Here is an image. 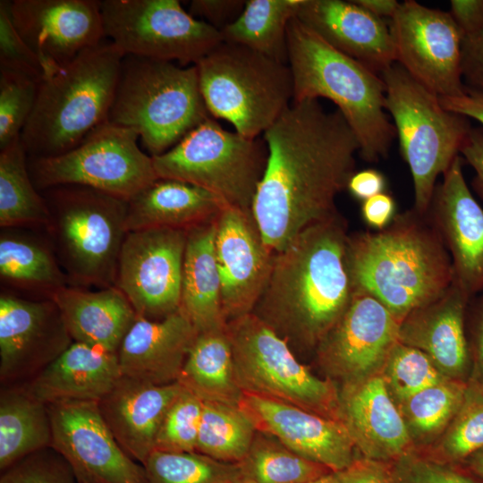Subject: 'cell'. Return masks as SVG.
Here are the masks:
<instances>
[{"label": "cell", "instance_id": "8fae6325", "mask_svg": "<svg viewBox=\"0 0 483 483\" xmlns=\"http://www.w3.org/2000/svg\"><path fill=\"white\" fill-rule=\"evenodd\" d=\"M225 330L235 377L243 392L340 420L336 383L315 376L286 341L257 316L249 313L233 318Z\"/></svg>", "mask_w": 483, "mask_h": 483}, {"label": "cell", "instance_id": "7bdbcfd3", "mask_svg": "<svg viewBox=\"0 0 483 483\" xmlns=\"http://www.w3.org/2000/svg\"><path fill=\"white\" fill-rule=\"evenodd\" d=\"M39 81L0 67V148L21 136L34 108Z\"/></svg>", "mask_w": 483, "mask_h": 483}, {"label": "cell", "instance_id": "f907efd6", "mask_svg": "<svg viewBox=\"0 0 483 483\" xmlns=\"http://www.w3.org/2000/svg\"><path fill=\"white\" fill-rule=\"evenodd\" d=\"M462 75L467 87L483 91V30L462 38Z\"/></svg>", "mask_w": 483, "mask_h": 483}, {"label": "cell", "instance_id": "60d3db41", "mask_svg": "<svg viewBox=\"0 0 483 483\" xmlns=\"http://www.w3.org/2000/svg\"><path fill=\"white\" fill-rule=\"evenodd\" d=\"M482 448L483 391L469 381L460 409L437 439L430 457L457 465Z\"/></svg>", "mask_w": 483, "mask_h": 483}, {"label": "cell", "instance_id": "d6986e66", "mask_svg": "<svg viewBox=\"0 0 483 483\" xmlns=\"http://www.w3.org/2000/svg\"><path fill=\"white\" fill-rule=\"evenodd\" d=\"M57 305L3 292L0 296V378L37 376L72 343ZM30 379V380H31Z\"/></svg>", "mask_w": 483, "mask_h": 483}, {"label": "cell", "instance_id": "7402d4cb", "mask_svg": "<svg viewBox=\"0 0 483 483\" xmlns=\"http://www.w3.org/2000/svg\"><path fill=\"white\" fill-rule=\"evenodd\" d=\"M459 155L436 186L428 211L450 255L453 283L470 298L483 291V208L472 196Z\"/></svg>", "mask_w": 483, "mask_h": 483}, {"label": "cell", "instance_id": "836d02e7", "mask_svg": "<svg viewBox=\"0 0 483 483\" xmlns=\"http://www.w3.org/2000/svg\"><path fill=\"white\" fill-rule=\"evenodd\" d=\"M52 427L47 404L26 387L9 386L0 396V470L50 447Z\"/></svg>", "mask_w": 483, "mask_h": 483}, {"label": "cell", "instance_id": "ac0fdd59", "mask_svg": "<svg viewBox=\"0 0 483 483\" xmlns=\"http://www.w3.org/2000/svg\"><path fill=\"white\" fill-rule=\"evenodd\" d=\"M400 322L376 298L355 292L315 355L327 378L341 386L380 374L398 341Z\"/></svg>", "mask_w": 483, "mask_h": 483}, {"label": "cell", "instance_id": "5b68a950", "mask_svg": "<svg viewBox=\"0 0 483 483\" xmlns=\"http://www.w3.org/2000/svg\"><path fill=\"white\" fill-rule=\"evenodd\" d=\"M124 56L113 42L102 40L41 80L21 133L28 157L61 155L108 120Z\"/></svg>", "mask_w": 483, "mask_h": 483}, {"label": "cell", "instance_id": "9f6ffc18", "mask_svg": "<svg viewBox=\"0 0 483 483\" xmlns=\"http://www.w3.org/2000/svg\"><path fill=\"white\" fill-rule=\"evenodd\" d=\"M460 153L474 169L473 186L483 198V128H472Z\"/></svg>", "mask_w": 483, "mask_h": 483}, {"label": "cell", "instance_id": "b9f144b4", "mask_svg": "<svg viewBox=\"0 0 483 483\" xmlns=\"http://www.w3.org/2000/svg\"><path fill=\"white\" fill-rule=\"evenodd\" d=\"M380 374L396 404L447 379L424 352L400 342L392 349Z\"/></svg>", "mask_w": 483, "mask_h": 483}, {"label": "cell", "instance_id": "8d00e7d4", "mask_svg": "<svg viewBox=\"0 0 483 483\" xmlns=\"http://www.w3.org/2000/svg\"><path fill=\"white\" fill-rule=\"evenodd\" d=\"M239 465L249 483H309L333 472L293 452L275 436L258 430Z\"/></svg>", "mask_w": 483, "mask_h": 483}, {"label": "cell", "instance_id": "680465c9", "mask_svg": "<svg viewBox=\"0 0 483 483\" xmlns=\"http://www.w3.org/2000/svg\"><path fill=\"white\" fill-rule=\"evenodd\" d=\"M369 13L384 19H391L400 6L396 0H352Z\"/></svg>", "mask_w": 483, "mask_h": 483}, {"label": "cell", "instance_id": "11a10c76", "mask_svg": "<svg viewBox=\"0 0 483 483\" xmlns=\"http://www.w3.org/2000/svg\"><path fill=\"white\" fill-rule=\"evenodd\" d=\"M386 181L382 173L375 169L354 172L350 177L346 189L354 198L366 200L385 192Z\"/></svg>", "mask_w": 483, "mask_h": 483}, {"label": "cell", "instance_id": "2e32d148", "mask_svg": "<svg viewBox=\"0 0 483 483\" xmlns=\"http://www.w3.org/2000/svg\"><path fill=\"white\" fill-rule=\"evenodd\" d=\"M47 408L51 447L66 460L78 483H146L143 466L120 447L98 402H61Z\"/></svg>", "mask_w": 483, "mask_h": 483}, {"label": "cell", "instance_id": "e575fe53", "mask_svg": "<svg viewBox=\"0 0 483 483\" xmlns=\"http://www.w3.org/2000/svg\"><path fill=\"white\" fill-rule=\"evenodd\" d=\"M21 136L0 148V225L47 227L50 212L35 187Z\"/></svg>", "mask_w": 483, "mask_h": 483}, {"label": "cell", "instance_id": "1f68e13d", "mask_svg": "<svg viewBox=\"0 0 483 483\" xmlns=\"http://www.w3.org/2000/svg\"><path fill=\"white\" fill-rule=\"evenodd\" d=\"M0 235V278L10 287L49 299L68 285L51 243L9 228Z\"/></svg>", "mask_w": 483, "mask_h": 483}, {"label": "cell", "instance_id": "ba28073f", "mask_svg": "<svg viewBox=\"0 0 483 483\" xmlns=\"http://www.w3.org/2000/svg\"><path fill=\"white\" fill-rule=\"evenodd\" d=\"M386 109L393 117L400 151L413 182V209L426 215L436 182L459 156L472 127L469 118L445 109L397 62L380 73Z\"/></svg>", "mask_w": 483, "mask_h": 483}, {"label": "cell", "instance_id": "681fc988", "mask_svg": "<svg viewBox=\"0 0 483 483\" xmlns=\"http://www.w3.org/2000/svg\"><path fill=\"white\" fill-rule=\"evenodd\" d=\"M245 2L243 0H192L188 12L195 18L199 17V20L222 31L240 16Z\"/></svg>", "mask_w": 483, "mask_h": 483}, {"label": "cell", "instance_id": "c3c4849f", "mask_svg": "<svg viewBox=\"0 0 483 483\" xmlns=\"http://www.w3.org/2000/svg\"><path fill=\"white\" fill-rule=\"evenodd\" d=\"M337 483H395L392 462L358 456L348 467L333 472Z\"/></svg>", "mask_w": 483, "mask_h": 483}, {"label": "cell", "instance_id": "277c9868", "mask_svg": "<svg viewBox=\"0 0 483 483\" xmlns=\"http://www.w3.org/2000/svg\"><path fill=\"white\" fill-rule=\"evenodd\" d=\"M293 101L324 97L342 114L368 162L385 158L396 137L380 74L335 49L295 17L287 29Z\"/></svg>", "mask_w": 483, "mask_h": 483}, {"label": "cell", "instance_id": "484cf974", "mask_svg": "<svg viewBox=\"0 0 483 483\" xmlns=\"http://www.w3.org/2000/svg\"><path fill=\"white\" fill-rule=\"evenodd\" d=\"M197 335L181 309L158 320L137 317L117 352L122 375L152 385L177 382Z\"/></svg>", "mask_w": 483, "mask_h": 483}, {"label": "cell", "instance_id": "ffe728a7", "mask_svg": "<svg viewBox=\"0 0 483 483\" xmlns=\"http://www.w3.org/2000/svg\"><path fill=\"white\" fill-rule=\"evenodd\" d=\"M215 252L226 323L251 313L268 281L275 252L251 210L226 206L216 219Z\"/></svg>", "mask_w": 483, "mask_h": 483}, {"label": "cell", "instance_id": "816d5d0a", "mask_svg": "<svg viewBox=\"0 0 483 483\" xmlns=\"http://www.w3.org/2000/svg\"><path fill=\"white\" fill-rule=\"evenodd\" d=\"M394 199L386 192L379 193L364 201L361 205V216L364 222L376 231L388 226L396 216Z\"/></svg>", "mask_w": 483, "mask_h": 483}, {"label": "cell", "instance_id": "94428289", "mask_svg": "<svg viewBox=\"0 0 483 483\" xmlns=\"http://www.w3.org/2000/svg\"><path fill=\"white\" fill-rule=\"evenodd\" d=\"M309 483H337V482L335 479L334 478L333 472H331Z\"/></svg>", "mask_w": 483, "mask_h": 483}, {"label": "cell", "instance_id": "f1b7e54d", "mask_svg": "<svg viewBox=\"0 0 483 483\" xmlns=\"http://www.w3.org/2000/svg\"><path fill=\"white\" fill-rule=\"evenodd\" d=\"M58 307L73 342L117 353L137 314L116 286L89 291L64 286L50 298Z\"/></svg>", "mask_w": 483, "mask_h": 483}, {"label": "cell", "instance_id": "9c48e42d", "mask_svg": "<svg viewBox=\"0 0 483 483\" xmlns=\"http://www.w3.org/2000/svg\"><path fill=\"white\" fill-rule=\"evenodd\" d=\"M209 114L247 138L263 134L293 101L287 64L223 41L195 64Z\"/></svg>", "mask_w": 483, "mask_h": 483}, {"label": "cell", "instance_id": "6f0895ef", "mask_svg": "<svg viewBox=\"0 0 483 483\" xmlns=\"http://www.w3.org/2000/svg\"><path fill=\"white\" fill-rule=\"evenodd\" d=\"M473 331V372L470 382L483 391V296L478 304Z\"/></svg>", "mask_w": 483, "mask_h": 483}, {"label": "cell", "instance_id": "7c38bea8", "mask_svg": "<svg viewBox=\"0 0 483 483\" xmlns=\"http://www.w3.org/2000/svg\"><path fill=\"white\" fill-rule=\"evenodd\" d=\"M139 139L135 131L106 121L61 155L28 157L32 182L38 191L80 185L129 202L157 180Z\"/></svg>", "mask_w": 483, "mask_h": 483}, {"label": "cell", "instance_id": "44dd1931", "mask_svg": "<svg viewBox=\"0 0 483 483\" xmlns=\"http://www.w3.org/2000/svg\"><path fill=\"white\" fill-rule=\"evenodd\" d=\"M238 407L256 430L269 434L298 454L334 471L359 453L342 421L275 399L243 392Z\"/></svg>", "mask_w": 483, "mask_h": 483}, {"label": "cell", "instance_id": "f35d334b", "mask_svg": "<svg viewBox=\"0 0 483 483\" xmlns=\"http://www.w3.org/2000/svg\"><path fill=\"white\" fill-rule=\"evenodd\" d=\"M256 431L238 406L203 402L196 452L217 461L239 463L248 453Z\"/></svg>", "mask_w": 483, "mask_h": 483}, {"label": "cell", "instance_id": "4dcf8cb0", "mask_svg": "<svg viewBox=\"0 0 483 483\" xmlns=\"http://www.w3.org/2000/svg\"><path fill=\"white\" fill-rule=\"evenodd\" d=\"M216 220L187 233L180 309L198 333L226 326L216 260Z\"/></svg>", "mask_w": 483, "mask_h": 483}, {"label": "cell", "instance_id": "f6af8a7d", "mask_svg": "<svg viewBox=\"0 0 483 483\" xmlns=\"http://www.w3.org/2000/svg\"><path fill=\"white\" fill-rule=\"evenodd\" d=\"M0 483H78L66 460L53 447L38 450L1 471Z\"/></svg>", "mask_w": 483, "mask_h": 483}, {"label": "cell", "instance_id": "6125c7cd", "mask_svg": "<svg viewBox=\"0 0 483 483\" xmlns=\"http://www.w3.org/2000/svg\"><path fill=\"white\" fill-rule=\"evenodd\" d=\"M242 483H249V482H247V481H244V482H242Z\"/></svg>", "mask_w": 483, "mask_h": 483}, {"label": "cell", "instance_id": "5bb4252c", "mask_svg": "<svg viewBox=\"0 0 483 483\" xmlns=\"http://www.w3.org/2000/svg\"><path fill=\"white\" fill-rule=\"evenodd\" d=\"M187 233L168 228L127 233L114 286L124 293L138 317L158 320L180 309Z\"/></svg>", "mask_w": 483, "mask_h": 483}, {"label": "cell", "instance_id": "ab89813d", "mask_svg": "<svg viewBox=\"0 0 483 483\" xmlns=\"http://www.w3.org/2000/svg\"><path fill=\"white\" fill-rule=\"evenodd\" d=\"M146 483H242L239 463L198 452L153 451L142 464Z\"/></svg>", "mask_w": 483, "mask_h": 483}, {"label": "cell", "instance_id": "7dc6e473", "mask_svg": "<svg viewBox=\"0 0 483 483\" xmlns=\"http://www.w3.org/2000/svg\"><path fill=\"white\" fill-rule=\"evenodd\" d=\"M0 67L24 73L39 82L43 77L38 58L13 23L8 0L0 1Z\"/></svg>", "mask_w": 483, "mask_h": 483}, {"label": "cell", "instance_id": "4316f807", "mask_svg": "<svg viewBox=\"0 0 483 483\" xmlns=\"http://www.w3.org/2000/svg\"><path fill=\"white\" fill-rule=\"evenodd\" d=\"M183 389L179 382L152 385L123 376L98 402L104 420L129 457L145 462L167 411Z\"/></svg>", "mask_w": 483, "mask_h": 483}, {"label": "cell", "instance_id": "e0dca14e", "mask_svg": "<svg viewBox=\"0 0 483 483\" xmlns=\"http://www.w3.org/2000/svg\"><path fill=\"white\" fill-rule=\"evenodd\" d=\"M13 23L38 58L44 78L104 40L100 1H9Z\"/></svg>", "mask_w": 483, "mask_h": 483}, {"label": "cell", "instance_id": "8992f818", "mask_svg": "<svg viewBox=\"0 0 483 483\" xmlns=\"http://www.w3.org/2000/svg\"><path fill=\"white\" fill-rule=\"evenodd\" d=\"M209 118L195 65L126 55L108 122L137 132L158 156Z\"/></svg>", "mask_w": 483, "mask_h": 483}, {"label": "cell", "instance_id": "f5cc1de1", "mask_svg": "<svg viewBox=\"0 0 483 483\" xmlns=\"http://www.w3.org/2000/svg\"><path fill=\"white\" fill-rule=\"evenodd\" d=\"M450 6L462 38L483 30V0H452Z\"/></svg>", "mask_w": 483, "mask_h": 483}, {"label": "cell", "instance_id": "f546056e", "mask_svg": "<svg viewBox=\"0 0 483 483\" xmlns=\"http://www.w3.org/2000/svg\"><path fill=\"white\" fill-rule=\"evenodd\" d=\"M227 205L198 186L157 179L128 202V232L168 228L182 231L215 222Z\"/></svg>", "mask_w": 483, "mask_h": 483}, {"label": "cell", "instance_id": "7a4b0ae2", "mask_svg": "<svg viewBox=\"0 0 483 483\" xmlns=\"http://www.w3.org/2000/svg\"><path fill=\"white\" fill-rule=\"evenodd\" d=\"M348 237L338 214L306 228L275 252L268 281L251 313L297 356L316 352L354 296Z\"/></svg>", "mask_w": 483, "mask_h": 483}, {"label": "cell", "instance_id": "d6a6232c", "mask_svg": "<svg viewBox=\"0 0 483 483\" xmlns=\"http://www.w3.org/2000/svg\"><path fill=\"white\" fill-rule=\"evenodd\" d=\"M177 382L203 402L239 405L243 391L225 328L198 333Z\"/></svg>", "mask_w": 483, "mask_h": 483}, {"label": "cell", "instance_id": "74e56055", "mask_svg": "<svg viewBox=\"0 0 483 483\" xmlns=\"http://www.w3.org/2000/svg\"><path fill=\"white\" fill-rule=\"evenodd\" d=\"M466 386L464 381L447 378L396 404L413 445L442 436L462 405Z\"/></svg>", "mask_w": 483, "mask_h": 483}, {"label": "cell", "instance_id": "91938a15", "mask_svg": "<svg viewBox=\"0 0 483 483\" xmlns=\"http://www.w3.org/2000/svg\"><path fill=\"white\" fill-rule=\"evenodd\" d=\"M461 464L466 471L483 481V448L470 455Z\"/></svg>", "mask_w": 483, "mask_h": 483}, {"label": "cell", "instance_id": "9a60e30c", "mask_svg": "<svg viewBox=\"0 0 483 483\" xmlns=\"http://www.w3.org/2000/svg\"><path fill=\"white\" fill-rule=\"evenodd\" d=\"M388 25L396 62L411 77L439 97L463 93L462 35L449 12L407 0Z\"/></svg>", "mask_w": 483, "mask_h": 483}, {"label": "cell", "instance_id": "d4e9b609", "mask_svg": "<svg viewBox=\"0 0 483 483\" xmlns=\"http://www.w3.org/2000/svg\"><path fill=\"white\" fill-rule=\"evenodd\" d=\"M469 299L453 282L443 294L412 310L399 324L398 341L424 352L449 379L464 381L470 367L464 328Z\"/></svg>", "mask_w": 483, "mask_h": 483}, {"label": "cell", "instance_id": "4fadbf2b", "mask_svg": "<svg viewBox=\"0 0 483 483\" xmlns=\"http://www.w3.org/2000/svg\"><path fill=\"white\" fill-rule=\"evenodd\" d=\"M100 9L105 38L125 55L195 65L223 42L178 0H104Z\"/></svg>", "mask_w": 483, "mask_h": 483}, {"label": "cell", "instance_id": "d590c367", "mask_svg": "<svg viewBox=\"0 0 483 483\" xmlns=\"http://www.w3.org/2000/svg\"><path fill=\"white\" fill-rule=\"evenodd\" d=\"M301 0H248L240 16L222 31L237 44L288 64L287 29Z\"/></svg>", "mask_w": 483, "mask_h": 483}, {"label": "cell", "instance_id": "cb8c5ba5", "mask_svg": "<svg viewBox=\"0 0 483 483\" xmlns=\"http://www.w3.org/2000/svg\"><path fill=\"white\" fill-rule=\"evenodd\" d=\"M295 18L377 74L396 62L389 25L352 1L301 0Z\"/></svg>", "mask_w": 483, "mask_h": 483}, {"label": "cell", "instance_id": "bcb514c9", "mask_svg": "<svg viewBox=\"0 0 483 483\" xmlns=\"http://www.w3.org/2000/svg\"><path fill=\"white\" fill-rule=\"evenodd\" d=\"M395 483H483L457 465L413 451L392 462Z\"/></svg>", "mask_w": 483, "mask_h": 483}, {"label": "cell", "instance_id": "30bf717a", "mask_svg": "<svg viewBox=\"0 0 483 483\" xmlns=\"http://www.w3.org/2000/svg\"><path fill=\"white\" fill-rule=\"evenodd\" d=\"M267 160L263 138L227 131L210 117L173 148L152 157L157 179L198 186L246 211L251 210Z\"/></svg>", "mask_w": 483, "mask_h": 483}, {"label": "cell", "instance_id": "db71d44e", "mask_svg": "<svg viewBox=\"0 0 483 483\" xmlns=\"http://www.w3.org/2000/svg\"><path fill=\"white\" fill-rule=\"evenodd\" d=\"M447 110L478 121L483 126V91L465 85L464 91L457 97H439Z\"/></svg>", "mask_w": 483, "mask_h": 483}, {"label": "cell", "instance_id": "ee69618b", "mask_svg": "<svg viewBox=\"0 0 483 483\" xmlns=\"http://www.w3.org/2000/svg\"><path fill=\"white\" fill-rule=\"evenodd\" d=\"M202 410L203 401L184 388L163 419L154 451L196 452Z\"/></svg>", "mask_w": 483, "mask_h": 483}, {"label": "cell", "instance_id": "3957f363", "mask_svg": "<svg viewBox=\"0 0 483 483\" xmlns=\"http://www.w3.org/2000/svg\"><path fill=\"white\" fill-rule=\"evenodd\" d=\"M428 216L412 209L396 215L382 230L348 237L355 292L376 298L399 322L453 282L450 255Z\"/></svg>", "mask_w": 483, "mask_h": 483}, {"label": "cell", "instance_id": "83f0119b", "mask_svg": "<svg viewBox=\"0 0 483 483\" xmlns=\"http://www.w3.org/2000/svg\"><path fill=\"white\" fill-rule=\"evenodd\" d=\"M122 377L117 353L72 342L25 386L47 404L99 402Z\"/></svg>", "mask_w": 483, "mask_h": 483}, {"label": "cell", "instance_id": "6da1fadb", "mask_svg": "<svg viewBox=\"0 0 483 483\" xmlns=\"http://www.w3.org/2000/svg\"><path fill=\"white\" fill-rule=\"evenodd\" d=\"M263 140L267 160L251 212L266 245L279 252L339 214L335 198L354 173L360 144L337 109L313 98L292 101Z\"/></svg>", "mask_w": 483, "mask_h": 483}, {"label": "cell", "instance_id": "603a6c76", "mask_svg": "<svg viewBox=\"0 0 483 483\" xmlns=\"http://www.w3.org/2000/svg\"><path fill=\"white\" fill-rule=\"evenodd\" d=\"M339 416L362 457L394 462L412 451L403 418L381 374L341 386Z\"/></svg>", "mask_w": 483, "mask_h": 483}, {"label": "cell", "instance_id": "52a82bcc", "mask_svg": "<svg viewBox=\"0 0 483 483\" xmlns=\"http://www.w3.org/2000/svg\"><path fill=\"white\" fill-rule=\"evenodd\" d=\"M43 197L50 212L46 229L68 285L114 286L128 201L80 185L52 187Z\"/></svg>", "mask_w": 483, "mask_h": 483}]
</instances>
